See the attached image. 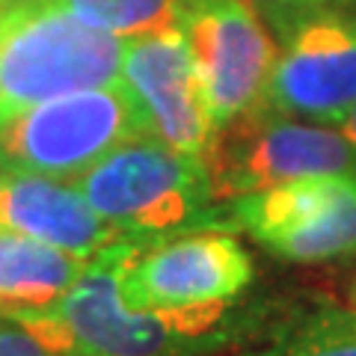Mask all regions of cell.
<instances>
[{"mask_svg": "<svg viewBox=\"0 0 356 356\" xmlns=\"http://www.w3.org/2000/svg\"><path fill=\"white\" fill-rule=\"evenodd\" d=\"M137 238L98 250L69 294L42 315L18 318L69 356H199L235 336V300L184 309H134L125 270Z\"/></svg>", "mask_w": 356, "mask_h": 356, "instance_id": "1", "label": "cell"}, {"mask_svg": "<svg viewBox=\"0 0 356 356\" xmlns=\"http://www.w3.org/2000/svg\"><path fill=\"white\" fill-rule=\"evenodd\" d=\"M125 42L54 0H9L0 15V122L57 95L119 83Z\"/></svg>", "mask_w": 356, "mask_h": 356, "instance_id": "2", "label": "cell"}, {"mask_svg": "<svg viewBox=\"0 0 356 356\" xmlns=\"http://www.w3.org/2000/svg\"><path fill=\"white\" fill-rule=\"evenodd\" d=\"M89 208L125 238L161 241L220 217L202 158H191L154 137H131L74 178Z\"/></svg>", "mask_w": 356, "mask_h": 356, "instance_id": "3", "label": "cell"}, {"mask_svg": "<svg viewBox=\"0 0 356 356\" xmlns=\"http://www.w3.org/2000/svg\"><path fill=\"white\" fill-rule=\"evenodd\" d=\"M214 205L312 175H356V149L327 122L255 104L214 131L202 152Z\"/></svg>", "mask_w": 356, "mask_h": 356, "instance_id": "4", "label": "cell"}, {"mask_svg": "<svg viewBox=\"0 0 356 356\" xmlns=\"http://www.w3.org/2000/svg\"><path fill=\"white\" fill-rule=\"evenodd\" d=\"M137 134L140 122L122 83L57 95L0 122V175L74 181Z\"/></svg>", "mask_w": 356, "mask_h": 356, "instance_id": "5", "label": "cell"}, {"mask_svg": "<svg viewBox=\"0 0 356 356\" xmlns=\"http://www.w3.org/2000/svg\"><path fill=\"white\" fill-rule=\"evenodd\" d=\"M220 226L241 229L288 261L356 255V175H312L229 202Z\"/></svg>", "mask_w": 356, "mask_h": 356, "instance_id": "6", "label": "cell"}, {"mask_svg": "<svg viewBox=\"0 0 356 356\" xmlns=\"http://www.w3.org/2000/svg\"><path fill=\"white\" fill-rule=\"evenodd\" d=\"M175 24L214 128L261 102L280 48L250 0H175Z\"/></svg>", "mask_w": 356, "mask_h": 356, "instance_id": "7", "label": "cell"}, {"mask_svg": "<svg viewBox=\"0 0 356 356\" xmlns=\"http://www.w3.org/2000/svg\"><path fill=\"white\" fill-rule=\"evenodd\" d=\"M252 282V259L226 232H178L140 241L125 270V303L134 309H184L232 303Z\"/></svg>", "mask_w": 356, "mask_h": 356, "instance_id": "8", "label": "cell"}, {"mask_svg": "<svg viewBox=\"0 0 356 356\" xmlns=\"http://www.w3.org/2000/svg\"><path fill=\"white\" fill-rule=\"evenodd\" d=\"M282 30L261 104L297 119L339 122L356 107V15L312 13Z\"/></svg>", "mask_w": 356, "mask_h": 356, "instance_id": "9", "label": "cell"}, {"mask_svg": "<svg viewBox=\"0 0 356 356\" xmlns=\"http://www.w3.org/2000/svg\"><path fill=\"white\" fill-rule=\"evenodd\" d=\"M119 83L131 98L143 137H154L191 158H202L217 128L178 27L128 39Z\"/></svg>", "mask_w": 356, "mask_h": 356, "instance_id": "10", "label": "cell"}, {"mask_svg": "<svg viewBox=\"0 0 356 356\" xmlns=\"http://www.w3.org/2000/svg\"><path fill=\"white\" fill-rule=\"evenodd\" d=\"M0 229L21 232L81 259L125 235L95 214L74 181L42 175H0Z\"/></svg>", "mask_w": 356, "mask_h": 356, "instance_id": "11", "label": "cell"}, {"mask_svg": "<svg viewBox=\"0 0 356 356\" xmlns=\"http://www.w3.org/2000/svg\"><path fill=\"white\" fill-rule=\"evenodd\" d=\"M89 259L0 229V318L42 315L69 294Z\"/></svg>", "mask_w": 356, "mask_h": 356, "instance_id": "12", "label": "cell"}, {"mask_svg": "<svg viewBox=\"0 0 356 356\" xmlns=\"http://www.w3.org/2000/svg\"><path fill=\"white\" fill-rule=\"evenodd\" d=\"M241 356H356V309H315L297 315Z\"/></svg>", "mask_w": 356, "mask_h": 356, "instance_id": "13", "label": "cell"}, {"mask_svg": "<svg viewBox=\"0 0 356 356\" xmlns=\"http://www.w3.org/2000/svg\"><path fill=\"white\" fill-rule=\"evenodd\" d=\"M83 24L119 39L175 30V0H54Z\"/></svg>", "mask_w": 356, "mask_h": 356, "instance_id": "14", "label": "cell"}, {"mask_svg": "<svg viewBox=\"0 0 356 356\" xmlns=\"http://www.w3.org/2000/svg\"><path fill=\"white\" fill-rule=\"evenodd\" d=\"M0 356H69L44 341L33 327L15 318H0Z\"/></svg>", "mask_w": 356, "mask_h": 356, "instance_id": "15", "label": "cell"}, {"mask_svg": "<svg viewBox=\"0 0 356 356\" xmlns=\"http://www.w3.org/2000/svg\"><path fill=\"white\" fill-rule=\"evenodd\" d=\"M250 3L267 18H273L280 27H288L291 21L312 13H330V9H341L344 13L356 0H250Z\"/></svg>", "mask_w": 356, "mask_h": 356, "instance_id": "16", "label": "cell"}, {"mask_svg": "<svg viewBox=\"0 0 356 356\" xmlns=\"http://www.w3.org/2000/svg\"><path fill=\"white\" fill-rule=\"evenodd\" d=\"M332 125H336V128L344 134V140H348L350 146L356 149V107H353V110H348V113H344L339 122H332Z\"/></svg>", "mask_w": 356, "mask_h": 356, "instance_id": "17", "label": "cell"}, {"mask_svg": "<svg viewBox=\"0 0 356 356\" xmlns=\"http://www.w3.org/2000/svg\"><path fill=\"white\" fill-rule=\"evenodd\" d=\"M6 6H9V0H0V15L6 13Z\"/></svg>", "mask_w": 356, "mask_h": 356, "instance_id": "18", "label": "cell"}]
</instances>
